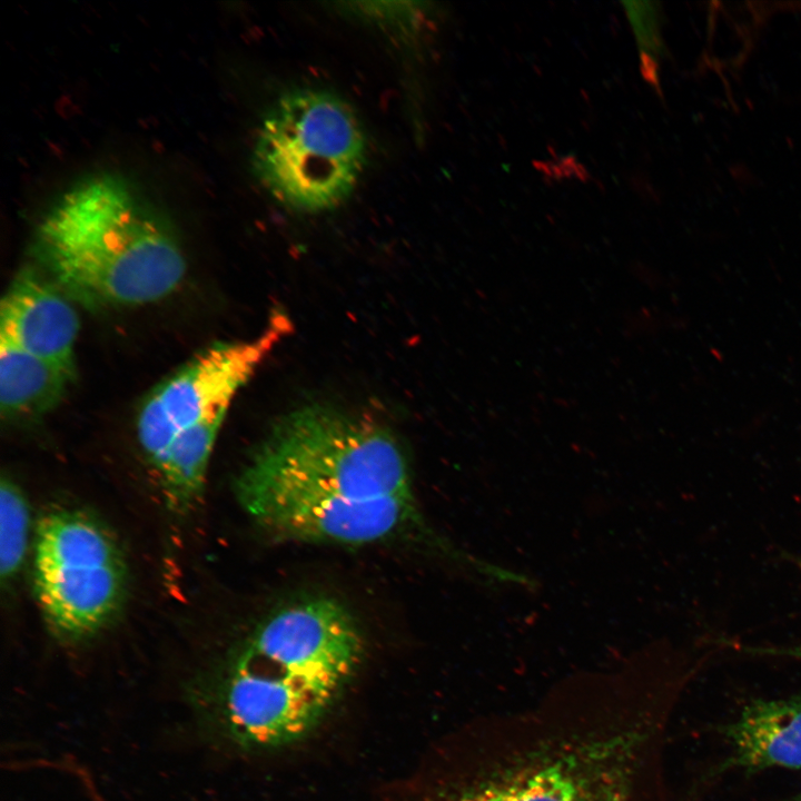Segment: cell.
Here are the masks:
<instances>
[{
  "mask_svg": "<svg viewBox=\"0 0 801 801\" xmlns=\"http://www.w3.org/2000/svg\"><path fill=\"white\" fill-rule=\"evenodd\" d=\"M688 682L631 662L492 712L429 801H672L665 744Z\"/></svg>",
  "mask_w": 801,
  "mask_h": 801,
  "instance_id": "1",
  "label": "cell"
},
{
  "mask_svg": "<svg viewBox=\"0 0 801 801\" xmlns=\"http://www.w3.org/2000/svg\"><path fill=\"white\" fill-rule=\"evenodd\" d=\"M236 492L261 528L304 542L375 543L417 516L407 462L392 434L323 405L279 419Z\"/></svg>",
  "mask_w": 801,
  "mask_h": 801,
  "instance_id": "2",
  "label": "cell"
},
{
  "mask_svg": "<svg viewBox=\"0 0 801 801\" xmlns=\"http://www.w3.org/2000/svg\"><path fill=\"white\" fill-rule=\"evenodd\" d=\"M362 656L347 610L305 600L268 617L224 673L195 684L189 705L205 735L245 751L276 750L322 723Z\"/></svg>",
  "mask_w": 801,
  "mask_h": 801,
  "instance_id": "3",
  "label": "cell"
},
{
  "mask_svg": "<svg viewBox=\"0 0 801 801\" xmlns=\"http://www.w3.org/2000/svg\"><path fill=\"white\" fill-rule=\"evenodd\" d=\"M37 253L63 293L93 307L157 301L186 270L166 219L110 174L86 178L56 200L38 227Z\"/></svg>",
  "mask_w": 801,
  "mask_h": 801,
  "instance_id": "4",
  "label": "cell"
},
{
  "mask_svg": "<svg viewBox=\"0 0 801 801\" xmlns=\"http://www.w3.org/2000/svg\"><path fill=\"white\" fill-rule=\"evenodd\" d=\"M290 329L287 317L275 313L256 337L206 349L144 403L138 441L172 507L185 510L200 496L235 395Z\"/></svg>",
  "mask_w": 801,
  "mask_h": 801,
  "instance_id": "5",
  "label": "cell"
},
{
  "mask_svg": "<svg viewBox=\"0 0 801 801\" xmlns=\"http://www.w3.org/2000/svg\"><path fill=\"white\" fill-rule=\"evenodd\" d=\"M367 140L353 107L319 88L284 92L265 115L251 164L260 185L296 211L336 208L365 168Z\"/></svg>",
  "mask_w": 801,
  "mask_h": 801,
  "instance_id": "6",
  "label": "cell"
},
{
  "mask_svg": "<svg viewBox=\"0 0 801 801\" xmlns=\"http://www.w3.org/2000/svg\"><path fill=\"white\" fill-rule=\"evenodd\" d=\"M34 570L43 613L69 640L97 631L123 595L125 565L113 537L79 512L55 511L41 520Z\"/></svg>",
  "mask_w": 801,
  "mask_h": 801,
  "instance_id": "7",
  "label": "cell"
},
{
  "mask_svg": "<svg viewBox=\"0 0 801 801\" xmlns=\"http://www.w3.org/2000/svg\"><path fill=\"white\" fill-rule=\"evenodd\" d=\"M714 731L729 752L701 773L692 785L693 797L735 771L753 774L773 768L801 769V695L752 700Z\"/></svg>",
  "mask_w": 801,
  "mask_h": 801,
  "instance_id": "8",
  "label": "cell"
},
{
  "mask_svg": "<svg viewBox=\"0 0 801 801\" xmlns=\"http://www.w3.org/2000/svg\"><path fill=\"white\" fill-rule=\"evenodd\" d=\"M79 318L67 295L32 270L19 274L1 301L0 340L75 372Z\"/></svg>",
  "mask_w": 801,
  "mask_h": 801,
  "instance_id": "9",
  "label": "cell"
},
{
  "mask_svg": "<svg viewBox=\"0 0 801 801\" xmlns=\"http://www.w3.org/2000/svg\"><path fill=\"white\" fill-rule=\"evenodd\" d=\"M75 372L0 340V403L7 418H31L53 408Z\"/></svg>",
  "mask_w": 801,
  "mask_h": 801,
  "instance_id": "10",
  "label": "cell"
},
{
  "mask_svg": "<svg viewBox=\"0 0 801 801\" xmlns=\"http://www.w3.org/2000/svg\"><path fill=\"white\" fill-rule=\"evenodd\" d=\"M29 511L18 487L9 479L0 487V571L3 580L20 568L27 550Z\"/></svg>",
  "mask_w": 801,
  "mask_h": 801,
  "instance_id": "11",
  "label": "cell"
},
{
  "mask_svg": "<svg viewBox=\"0 0 801 801\" xmlns=\"http://www.w3.org/2000/svg\"><path fill=\"white\" fill-rule=\"evenodd\" d=\"M637 44L641 50L642 73L657 87L659 61L665 52L661 36V9L657 2H624Z\"/></svg>",
  "mask_w": 801,
  "mask_h": 801,
  "instance_id": "12",
  "label": "cell"
},
{
  "mask_svg": "<svg viewBox=\"0 0 801 801\" xmlns=\"http://www.w3.org/2000/svg\"><path fill=\"white\" fill-rule=\"evenodd\" d=\"M801 570V558L791 557ZM719 643H725L729 647L740 651L745 654L753 655H768V656H783L801 660V642L793 645L783 646H752L741 644L739 642H731L730 640H718Z\"/></svg>",
  "mask_w": 801,
  "mask_h": 801,
  "instance_id": "13",
  "label": "cell"
},
{
  "mask_svg": "<svg viewBox=\"0 0 801 801\" xmlns=\"http://www.w3.org/2000/svg\"><path fill=\"white\" fill-rule=\"evenodd\" d=\"M791 801H801V790L792 798Z\"/></svg>",
  "mask_w": 801,
  "mask_h": 801,
  "instance_id": "14",
  "label": "cell"
}]
</instances>
